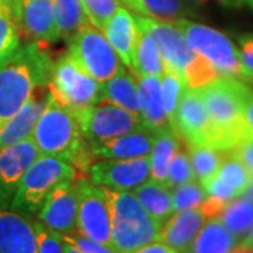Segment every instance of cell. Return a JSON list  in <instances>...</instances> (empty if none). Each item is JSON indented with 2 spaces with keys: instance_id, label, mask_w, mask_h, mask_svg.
Wrapping results in <instances>:
<instances>
[{
  "instance_id": "23",
  "label": "cell",
  "mask_w": 253,
  "mask_h": 253,
  "mask_svg": "<svg viewBox=\"0 0 253 253\" xmlns=\"http://www.w3.org/2000/svg\"><path fill=\"white\" fill-rule=\"evenodd\" d=\"M46 96L38 99L36 94L0 126V145H11L31 136L38 118L45 107Z\"/></svg>"
},
{
  "instance_id": "29",
  "label": "cell",
  "mask_w": 253,
  "mask_h": 253,
  "mask_svg": "<svg viewBox=\"0 0 253 253\" xmlns=\"http://www.w3.org/2000/svg\"><path fill=\"white\" fill-rule=\"evenodd\" d=\"M55 26L59 38L71 40L89 21L82 0H54Z\"/></svg>"
},
{
  "instance_id": "46",
  "label": "cell",
  "mask_w": 253,
  "mask_h": 253,
  "mask_svg": "<svg viewBox=\"0 0 253 253\" xmlns=\"http://www.w3.org/2000/svg\"><path fill=\"white\" fill-rule=\"evenodd\" d=\"M231 253H253V246H245V245H236Z\"/></svg>"
},
{
  "instance_id": "49",
  "label": "cell",
  "mask_w": 253,
  "mask_h": 253,
  "mask_svg": "<svg viewBox=\"0 0 253 253\" xmlns=\"http://www.w3.org/2000/svg\"><path fill=\"white\" fill-rule=\"evenodd\" d=\"M0 1H16V0H0Z\"/></svg>"
},
{
  "instance_id": "5",
  "label": "cell",
  "mask_w": 253,
  "mask_h": 253,
  "mask_svg": "<svg viewBox=\"0 0 253 253\" xmlns=\"http://www.w3.org/2000/svg\"><path fill=\"white\" fill-rule=\"evenodd\" d=\"M76 177L75 168L65 159L38 155L18 181L9 207L26 217L37 215L42 203L52 190Z\"/></svg>"
},
{
  "instance_id": "13",
  "label": "cell",
  "mask_w": 253,
  "mask_h": 253,
  "mask_svg": "<svg viewBox=\"0 0 253 253\" xmlns=\"http://www.w3.org/2000/svg\"><path fill=\"white\" fill-rule=\"evenodd\" d=\"M89 180L107 189L134 190L151 177L149 156L136 159H100L86 169Z\"/></svg>"
},
{
  "instance_id": "4",
  "label": "cell",
  "mask_w": 253,
  "mask_h": 253,
  "mask_svg": "<svg viewBox=\"0 0 253 253\" xmlns=\"http://www.w3.org/2000/svg\"><path fill=\"white\" fill-rule=\"evenodd\" d=\"M111 225V249L116 253H134L158 241L162 225L151 217L131 190L103 187Z\"/></svg>"
},
{
  "instance_id": "24",
  "label": "cell",
  "mask_w": 253,
  "mask_h": 253,
  "mask_svg": "<svg viewBox=\"0 0 253 253\" xmlns=\"http://www.w3.org/2000/svg\"><path fill=\"white\" fill-rule=\"evenodd\" d=\"M238 245L236 238L218 217L210 218L184 253H231Z\"/></svg>"
},
{
  "instance_id": "41",
  "label": "cell",
  "mask_w": 253,
  "mask_h": 253,
  "mask_svg": "<svg viewBox=\"0 0 253 253\" xmlns=\"http://www.w3.org/2000/svg\"><path fill=\"white\" fill-rule=\"evenodd\" d=\"M231 154L244 163L245 168L253 176V136H249L239 145H236Z\"/></svg>"
},
{
  "instance_id": "39",
  "label": "cell",
  "mask_w": 253,
  "mask_h": 253,
  "mask_svg": "<svg viewBox=\"0 0 253 253\" xmlns=\"http://www.w3.org/2000/svg\"><path fill=\"white\" fill-rule=\"evenodd\" d=\"M61 236H62L63 241L73 245L82 253H116L107 245H103L97 242V241H93L87 236L82 235L81 232H78V231H75L72 234H68V235Z\"/></svg>"
},
{
  "instance_id": "28",
  "label": "cell",
  "mask_w": 253,
  "mask_h": 253,
  "mask_svg": "<svg viewBox=\"0 0 253 253\" xmlns=\"http://www.w3.org/2000/svg\"><path fill=\"white\" fill-rule=\"evenodd\" d=\"M20 0L0 1V62L20 45Z\"/></svg>"
},
{
  "instance_id": "48",
  "label": "cell",
  "mask_w": 253,
  "mask_h": 253,
  "mask_svg": "<svg viewBox=\"0 0 253 253\" xmlns=\"http://www.w3.org/2000/svg\"><path fill=\"white\" fill-rule=\"evenodd\" d=\"M244 196H248V197L253 199V176H252V180H251V183H249V186H248V189H246V191H245Z\"/></svg>"
},
{
  "instance_id": "38",
  "label": "cell",
  "mask_w": 253,
  "mask_h": 253,
  "mask_svg": "<svg viewBox=\"0 0 253 253\" xmlns=\"http://www.w3.org/2000/svg\"><path fill=\"white\" fill-rule=\"evenodd\" d=\"M33 228L36 232L38 253H65L63 251V241L58 232L49 229L38 219H33Z\"/></svg>"
},
{
  "instance_id": "10",
  "label": "cell",
  "mask_w": 253,
  "mask_h": 253,
  "mask_svg": "<svg viewBox=\"0 0 253 253\" xmlns=\"http://www.w3.org/2000/svg\"><path fill=\"white\" fill-rule=\"evenodd\" d=\"M73 184L78 194L76 231L111 248L110 214L103 187L87 179H79Z\"/></svg>"
},
{
  "instance_id": "37",
  "label": "cell",
  "mask_w": 253,
  "mask_h": 253,
  "mask_svg": "<svg viewBox=\"0 0 253 253\" xmlns=\"http://www.w3.org/2000/svg\"><path fill=\"white\" fill-rule=\"evenodd\" d=\"M196 180V176L193 172L191 163H190L189 154L181 151L180 148L174 152L172 161L168 168V177H166V187L173 189L179 184L187 181Z\"/></svg>"
},
{
  "instance_id": "15",
  "label": "cell",
  "mask_w": 253,
  "mask_h": 253,
  "mask_svg": "<svg viewBox=\"0 0 253 253\" xmlns=\"http://www.w3.org/2000/svg\"><path fill=\"white\" fill-rule=\"evenodd\" d=\"M78 194L73 181L56 186L37 212V219L59 235L76 231Z\"/></svg>"
},
{
  "instance_id": "21",
  "label": "cell",
  "mask_w": 253,
  "mask_h": 253,
  "mask_svg": "<svg viewBox=\"0 0 253 253\" xmlns=\"http://www.w3.org/2000/svg\"><path fill=\"white\" fill-rule=\"evenodd\" d=\"M97 101L114 104L141 117V103L136 79L134 75L126 71L124 65L109 81L100 83Z\"/></svg>"
},
{
  "instance_id": "12",
  "label": "cell",
  "mask_w": 253,
  "mask_h": 253,
  "mask_svg": "<svg viewBox=\"0 0 253 253\" xmlns=\"http://www.w3.org/2000/svg\"><path fill=\"white\" fill-rule=\"evenodd\" d=\"M136 24L146 30L158 44L163 61V71L177 75L184 82V73L197 54L191 49L180 30L173 21L135 16Z\"/></svg>"
},
{
  "instance_id": "22",
  "label": "cell",
  "mask_w": 253,
  "mask_h": 253,
  "mask_svg": "<svg viewBox=\"0 0 253 253\" xmlns=\"http://www.w3.org/2000/svg\"><path fill=\"white\" fill-rule=\"evenodd\" d=\"M139 103H141V118L145 126L158 132L169 128L170 123L166 117L161 101V76H135Z\"/></svg>"
},
{
  "instance_id": "3",
  "label": "cell",
  "mask_w": 253,
  "mask_h": 253,
  "mask_svg": "<svg viewBox=\"0 0 253 253\" xmlns=\"http://www.w3.org/2000/svg\"><path fill=\"white\" fill-rule=\"evenodd\" d=\"M249 86L235 76L219 75L199 87L215 135V148L232 151L249 132L244 118V106Z\"/></svg>"
},
{
  "instance_id": "27",
  "label": "cell",
  "mask_w": 253,
  "mask_h": 253,
  "mask_svg": "<svg viewBox=\"0 0 253 253\" xmlns=\"http://www.w3.org/2000/svg\"><path fill=\"white\" fill-rule=\"evenodd\" d=\"M134 76H162L163 61L158 44L146 30L138 26L135 52H134Z\"/></svg>"
},
{
  "instance_id": "19",
  "label": "cell",
  "mask_w": 253,
  "mask_h": 253,
  "mask_svg": "<svg viewBox=\"0 0 253 253\" xmlns=\"http://www.w3.org/2000/svg\"><path fill=\"white\" fill-rule=\"evenodd\" d=\"M109 44L117 52L123 65L132 72L138 24L135 16L126 7H118L103 30Z\"/></svg>"
},
{
  "instance_id": "35",
  "label": "cell",
  "mask_w": 253,
  "mask_h": 253,
  "mask_svg": "<svg viewBox=\"0 0 253 253\" xmlns=\"http://www.w3.org/2000/svg\"><path fill=\"white\" fill-rule=\"evenodd\" d=\"M82 6L89 24L103 31L111 16L121 7V0H82Z\"/></svg>"
},
{
  "instance_id": "18",
  "label": "cell",
  "mask_w": 253,
  "mask_h": 253,
  "mask_svg": "<svg viewBox=\"0 0 253 253\" xmlns=\"http://www.w3.org/2000/svg\"><path fill=\"white\" fill-rule=\"evenodd\" d=\"M20 24L34 42L59 40L55 26L54 0H20Z\"/></svg>"
},
{
  "instance_id": "17",
  "label": "cell",
  "mask_w": 253,
  "mask_h": 253,
  "mask_svg": "<svg viewBox=\"0 0 253 253\" xmlns=\"http://www.w3.org/2000/svg\"><path fill=\"white\" fill-rule=\"evenodd\" d=\"M0 253H38L31 218L0 207Z\"/></svg>"
},
{
  "instance_id": "30",
  "label": "cell",
  "mask_w": 253,
  "mask_h": 253,
  "mask_svg": "<svg viewBox=\"0 0 253 253\" xmlns=\"http://www.w3.org/2000/svg\"><path fill=\"white\" fill-rule=\"evenodd\" d=\"M218 218L236 238L245 236L253 224V199L241 196L228 201Z\"/></svg>"
},
{
  "instance_id": "6",
  "label": "cell",
  "mask_w": 253,
  "mask_h": 253,
  "mask_svg": "<svg viewBox=\"0 0 253 253\" xmlns=\"http://www.w3.org/2000/svg\"><path fill=\"white\" fill-rule=\"evenodd\" d=\"M173 23L183 33L190 48L207 59L219 75L242 76L238 48L224 33L186 18H177Z\"/></svg>"
},
{
  "instance_id": "45",
  "label": "cell",
  "mask_w": 253,
  "mask_h": 253,
  "mask_svg": "<svg viewBox=\"0 0 253 253\" xmlns=\"http://www.w3.org/2000/svg\"><path fill=\"white\" fill-rule=\"evenodd\" d=\"M121 1H124L126 3L131 9L136 11L138 14H141L142 16V9H141V4H139V0H121Z\"/></svg>"
},
{
  "instance_id": "33",
  "label": "cell",
  "mask_w": 253,
  "mask_h": 253,
  "mask_svg": "<svg viewBox=\"0 0 253 253\" xmlns=\"http://www.w3.org/2000/svg\"><path fill=\"white\" fill-rule=\"evenodd\" d=\"M184 87H186V83L177 75L163 71L161 76V101H162L163 111L170 124H172L173 116L177 107L179 97Z\"/></svg>"
},
{
  "instance_id": "1",
  "label": "cell",
  "mask_w": 253,
  "mask_h": 253,
  "mask_svg": "<svg viewBox=\"0 0 253 253\" xmlns=\"http://www.w3.org/2000/svg\"><path fill=\"white\" fill-rule=\"evenodd\" d=\"M51 72L52 63L38 42L20 44L0 62V126L36 94L38 87L48 86Z\"/></svg>"
},
{
  "instance_id": "36",
  "label": "cell",
  "mask_w": 253,
  "mask_h": 253,
  "mask_svg": "<svg viewBox=\"0 0 253 253\" xmlns=\"http://www.w3.org/2000/svg\"><path fill=\"white\" fill-rule=\"evenodd\" d=\"M142 16L162 21H174L184 13L181 0H139Z\"/></svg>"
},
{
  "instance_id": "14",
  "label": "cell",
  "mask_w": 253,
  "mask_h": 253,
  "mask_svg": "<svg viewBox=\"0 0 253 253\" xmlns=\"http://www.w3.org/2000/svg\"><path fill=\"white\" fill-rule=\"evenodd\" d=\"M31 136L11 145H0V207H9L18 181L38 158Z\"/></svg>"
},
{
  "instance_id": "50",
  "label": "cell",
  "mask_w": 253,
  "mask_h": 253,
  "mask_svg": "<svg viewBox=\"0 0 253 253\" xmlns=\"http://www.w3.org/2000/svg\"><path fill=\"white\" fill-rule=\"evenodd\" d=\"M193 1H200L201 3V1H207V0H193Z\"/></svg>"
},
{
  "instance_id": "26",
  "label": "cell",
  "mask_w": 253,
  "mask_h": 253,
  "mask_svg": "<svg viewBox=\"0 0 253 253\" xmlns=\"http://www.w3.org/2000/svg\"><path fill=\"white\" fill-rule=\"evenodd\" d=\"M179 149V139L172 126L155 132L154 146L149 154L151 179L166 186L168 168L174 152Z\"/></svg>"
},
{
  "instance_id": "42",
  "label": "cell",
  "mask_w": 253,
  "mask_h": 253,
  "mask_svg": "<svg viewBox=\"0 0 253 253\" xmlns=\"http://www.w3.org/2000/svg\"><path fill=\"white\" fill-rule=\"evenodd\" d=\"M244 118L249 136H253V89H251V87H249V90L246 93V97H245Z\"/></svg>"
},
{
  "instance_id": "7",
  "label": "cell",
  "mask_w": 253,
  "mask_h": 253,
  "mask_svg": "<svg viewBox=\"0 0 253 253\" xmlns=\"http://www.w3.org/2000/svg\"><path fill=\"white\" fill-rule=\"evenodd\" d=\"M68 54L99 83L109 81L123 66L121 59L109 44L103 31L89 23L69 40Z\"/></svg>"
},
{
  "instance_id": "9",
  "label": "cell",
  "mask_w": 253,
  "mask_h": 253,
  "mask_svg": "<svg viewBox=\"0 0 253 253\" xmlns=\"http://www.w3.org/2000/svg\"><path fill=\"white\" fill-rule=\"evenodd\" d=\"M75 113L83 138L89 145L103 142L144 126L139 116L106 101H96Z\"/></svg>"
},
{
  "instance_id": "43",
  "label": "cell",
  "mask_w": 253,
  "mask_h": 253,
  "mask_svg": "<svg viewBox=\"0 0 253 253\" xmlns=\"http://www.w3.org/2000/svg\"><path fill=\"white\" fill-rule=\"evenodd\" d=\"M134 253H179L177 251H174L173 248L165 245L161 241H154L151 244L145 245L141 249H138Z\"/></svg>"
},
{
  "instance_id": "20",
  "label": "cell",
  "mask_w": 253,
  "mask_h": 253,
  "mask_svg": "<svg viewBox=\"0 0 253 253\" xmlns=\"http://www.w3.org/2000/svg\"><path fill=\"white\" fill-rule=\"evenodd\" d=\"M206 219L207 218L199 207L176 211L162 225L158 241L170 246L179 253H184L199 234L201 226L204 225Z\"/></svg>"
},
{
  "instance_id": "47",
  "label": "cell",
  "mask_w": 253,
  "mask_h": 253,
  "mask_svg": "<svg viewBox=\"0 0 253 253\" xmlns=\"http://www.w3.org/2000/svg\"><path fill=\"white\" fill-rule=\"evenodd\" d=\"M61 238H62V236H61ZM63 251H65V253H82L79 249H76L73 245L68 244L66 241H63Z\"/></svg>"
},
{
  "instance_id": "8",
  "label": "cell",
  "mask_w": 253,
  "mask_h": 253,
  "mask_svg": "<svg viewBox=\"0 0 253 253\" xmlns=\"http://www.w3.org/2000/svg\"><path fill=\"white\" fill-rule=\"evenodd\" d=\"M48 89L66 107L78 111L99 100L100 83L66 52L52 65Z\"/></svg>"
},
{
  "instance_id": "40",
  "label": "cell",
  "mask_w": 253,
  "mask_h": 253,
  "mask_svg": "<svg viewBox=\"0 0 253 253\" xmlns=\"http://www.w3.org/2000/svg\"><path fill=\"white\" fill-rule=\"evenodd\" d=\"M238 52L242 68V78L253 81V33H248L238 38Z\"/></svg>"
},
{
  "instance_id": "32",
  "label": "cell",
  "mask_w": 253,
  "mask_h": 253,
  "mask_svg": "<svg viewBox=\"0 0 253 253\" xmlns=\"http://www.w3.org/2000/svg\"><path fill=\"white\" fill-rule=\"evenodd\" d=\"M215 174L226 187H229L234 191L235 197L244 196L249 183L252 180V174L245 168L244 163L231 154V151L228 152Z\"/></svg>"
},
{
  "instance_id": "25",
  "label": "cell",
  "mask_w": 253,
  "mask_h": 253,
  "mask_svg": "<svg viewBox=\"0 0 253 253\" xmlns=\"http://www.w3.org/2000/svg\"><path fill=\"white\" fill-rule=\"evenodd\" d=\"M134 194L146 210V212L161 225H163L174 212L170 189H168L162 183L149 179L135 187Z\"/></svg>"
},
{
  "instance_id": "11",
  "label": "cell",
  "mask_w": 253,
  "mask_h": 253,
  "mask_svg": "<svg viewBox=\"0 0 253 253\" xmlns=\"http://www.w3.org/2000/svg\"><path fill=\"white\" fill-rule=\"evenodd\" d=\"M170 126L189 145L215 148L214 128L199 89L187 86L183 89Z\"/></svg>"
},
{
  "instance_id": "31",
  "label": "cell",
  "mask_w": 253,
  "mask_h": 253,
  "mask_svg": "<svg viewBox=\"0 0 253 253\" xmlns=\"http://www.w3.org/2000/svg\"><path fill=\"white\" fill-rule=\"evenodd\" d=\"M229 151L204 145H189V158L196 179L199 181L215 174Z\"/></svg>"
},
{
  "instance_id": "34",
  "label": "cell",
  "mask_w": 253,
  "mask_h": 253,
  "mask_svg": "<svg viewBox=\"0 0 253 253\" xmlns=\"http://www.w3.org/2000/svg\"><path fill=\"white\" fill-rule=\"evenodd\" d=\"M172 191L173 211H181L189 208H197L200 204L206 200L207 194L203 190L200 181L191 180L187 183L179 184L176 187L170 189Z\"/></svg>"
},
{
  "instance_id": "2",
  "label": "cell",
  "mask_w": 253,
  "mask_h": 253,
  "mask_svg": "<svg viewBox=\"0 0 253 253\" xmlns=\"http://www.w3.org/2000/svg\"><path fill=\"white\" fill-rule=\"evenodd\" d=\"M34 141L40 155H49L65 159L73 168L86 170L93 156L90 146L86 148L76 113L66 107L48 89L45 107L33 129Z\"/></svg>"
},
{
  "instance_id": "16",
  "label": "cell",
  "mask_w": 253,
  "mask_h": 253,
  "mask_svg": "<svg viewBox=\"0 0 253 253\" xmlns=\"http://www.w3.org/2000/svg\"><path fill=\"white\" fill-rule=\"evenodd\" d=\"M154 139V131L144 126L131 132L89 146L91 155L100 159H136L149 156Z\"/></svg>"
},
{
  "instance_id": "44",
  "label": "cell",
  "mask_w": 253,
  "mask_h": 253,
  "mask_svg": "<svg viewBox=\"0 0 253 253\" xmlns=\"http://www.w3.org/2000/svg\"><path fill=\"white\" fill-rule=\"evenodd\" d=\"M239 245H245V246H253V224L251 226V229L246 232V235L242 238L241 244Z\"/></svg>"
}]
</instances>
